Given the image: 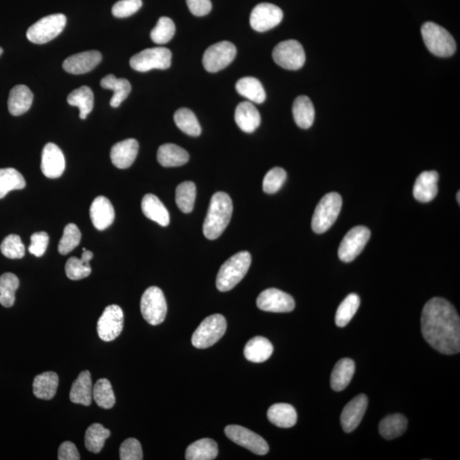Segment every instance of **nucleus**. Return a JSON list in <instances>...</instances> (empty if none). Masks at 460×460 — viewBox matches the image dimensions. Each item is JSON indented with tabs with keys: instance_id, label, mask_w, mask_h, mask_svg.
Here are the masks:
<instances>
[{
	"instance_id": "obj_1",
	"label": "nucleus",
	"mask_w": 460,
	"mask_h": 460,
	"mask_svg": "<svg viewBox=\"0 0 460 460\" xmlns=\"http://www.w3.org/2000/svg\"><path fill=\"white\" fill-rule=\"evenodd\" d=\"M421 331L426 342L444 355L460 351V319L448 300L433 298L422 311Z\"/></svg>"
},
{
	"instance_id": "obj_2",
	"label": "nucleus",
	"mask_w": 460,
	"mask_h": 460,
	"mask_svg": "<svg viewBox=\"0 0 460 460\" xmlns=\"http://www.w3.org/2000/svg\"><path fill=\"white\" fill-rule=\"evenodd\" d=\"M232 213L230 196L224 192L214 194L203 225V233L207 239L216 240L224 233L231 220Z\"/></svg>"
},
{
	"instance_id": "obj_3",
	"label": "nucleus",
	"mask_w": 460,
	"mask_h": 460,
	"mask_svg": "<svg viewBox=\"0 0 460 460\" xmlns=\"http://www.w3.org/2000/svg\"><path fill=\"white\" fill-rule=\"evenodd\" d=\"M251 263L249 252L242 251L229 258L218 272L216 285L220 292H228L246 276Z\"/></svg>"
},
{
	"instance_id": "obj_4",
	"label": "nucleus",
	"mask_w": 460,
	"mask_h": 460,
	"mask_svg": "<svg viewBox=\"0 0 460 460\" xmlns=\"http://www.w3.org/2000/svg\"><path fill=\"white\" fill-rule=\"evenodd\" d=\"M421 33L426 47L432 54L440 57H448L454 54L455 40L444 28L428 21L422 26Z\"/></svg>"
},
{
	"instance_id": "obj_5",
	"label": "nucleus",
	"mask_w": 460,
	"mask_h": 460,
	"mask_svg": "<svg viewBox=\"0 0 460 460\" xmlns=\"http://www.w3.org/2000/svg\"><path fill=\"white\" fill-rule=\"evenodd\" d=\"M342 209V198L337 193H329L318 203L312 218V229L324 233L332 227Z\"/></svg>"
},
{
	"instance_id": "obj_6",
	"label": "nucleus",
	"mask_w": 460,
	"mask_h": 460,
	"mask_svg": "<svg viewBox=\"0 0 460 460\" xmlns=\"http://www.w3.org/2000/svg\"><path fill=\"white\" fill-rule=\"evenodd\" d=\"M227 329V321L224 315L214 314L206 317L195 330L192 336V344L197 348L213 346L222 339Z\"/></svg>"
},
{
	"instance_id": "obj_7",
	"label": "nucleus",
	"mask_w": 460,
	"mask_h": 460,
	"mask_svg": "<svg viewBox=\"0 0 460 460\" xmlns=\"http://www.w3.org/2000/svg\"><path fill=\"white\" fill-rule=\"evenodd\" d=\"M141 312L148 324L157 326L165 321L168 303L164 293L157 287H150L141 299Z\"/></svg>"
},
{
	"instance_id": "obj_8",
	"label": "nucleus",
	"mask_w": 460,
	"mask_h": 460,
	"mask_svg": "<svg viewBox=\"0 0 460 460\" xmlns=\"http://www.w3.org/2000/svg\"><path fill=\"white\" fill-rule=\"evenodd\" d=\"M67 18L63 14H54L44 17L32 25L27 31V38L33 44L50 42L64 29Z\"/></svg>"
},
{
	"instance_id": "obj_9",
	"label": "nucleus",
	"mask_w": 460,
	"mask_h": 460,
	"mask_svg": "<svg viewBox=\"0 0 460 460\" xmlns=\"http://www.w3.org/2000/svg\"><path fill=\"white\" fill-rule=\"evenodd\" d=\"M172 53L165 47H154L140 51L133 55L130 65L137 72H148L152 69H168L172 64Z\"/></svg>"
},
{
	"instance_id": "obj_10",
	"label": "nucleus",
	"mask_w": 460,
	"mask_h": 460,
	"mask_svg": "<svg viewBox=\"0 0 460 460\" xmlns=\"http://www.w3.org/2000/svg\"><path fill=\"white\" fill-rule=\"evenodd\" d=\"M276 64L288 70H299L306 62V53L302 44L294 39L278 44L273 51Z\"/></svg>"
},
{
	"instance_id": "obj_11",
	"label": "nucleus",
	"mask_w": 460,
	"mask_h": 460,
	"mask_svg": "<svg viewBox=\"0 0 460 460\" xmlns=\"http://www.w3.org/2000/svg\"><path fill=\"white\" fill-rule=\"evenodd\" d=\"M371 232L365 226H356L351 229L341 241L339 258L341 261L351 263L364 249L370 239Z\"/></svg>"
},
{
	"instance_id": "obj_12",
	"label": "nucleus",
	"mask_w": 460,
	"mask_h": 460,
	"mask_svg": "<svg viewBox=\"0 0 460 460\" xmlns=\"http://www.w3.org/2000/svg\"><path fill=\"white\" fill-rule=\"evenodd\" d=\"M235 44L229 42L214 44L207 48L204 53L202 62L207 72L217 73L228 67L236 58Z\"/></svg>"
},
{
	"instance_id": "obj_13",
	"label": "nucleus",
	"mask_w": 460,
	"mask_h": 460,
	"mask_svg": "<svg viewBox=\"0 0 460 460\" xmlns=\"http://www.w3.org/2000/svg\"><path fill=\"white\" fill-rule=\"evenodd\" d=\"M226 436L233 443L247 448L258 455L268 454L269 448L266 441L258 434L240 425H228L224 430Z\"/></svg>"
},
{
	"instance_id": "obj_14",
	"label": "nucleus",
	"mask_w": 460,
	"mask_h": 460,
	"mask_svg": "<svg viewBox=\"0 0 460 460\" xmlns=\"http://www.w3.org/2000/svg\"><path fill=\"white\" fill-rule=\"evenodd\" d=\"M124 326V314L120 306L112 304L106 307L98 321L100 339L110 342L121 335Z\"/></svg>"
},
{
	"instance_id": "obj_15",
	"label": "nucleus",
	"mask_w": 460,
	"mask_h": 460,
	"mask_svg": "<svg viewBox=\"0 0 460 460\" xmlns=\"http://www.w3.org/2000/svg\"><path fill=\"white\" fill-rule=\"evenodd\" d=\"M283 12L279 7L269 3H261L252 10L250 24L255 31L266 32L281 24Z\"/></svg>"
},
{
	"instance_id": "obj_16",
	"label": "nucleus",
	"mask_w": 460,
	"mask_h": 460,
	"mask_svg": "<svg viewBox=\"0 0 460 460\" xmlns=\"http://www.w3.org/2000/svg\"><path fill=\"white\" fill-rule=\"evenodd\" d=\"M257 306L267 312L289 313L294 310L295 301L288 293L279 289L269 288L258 297Z\"/></svg>"
},
{
	"instance_id": "obj_17",
	"label": "nucleus",
	"mask_w": 460,
	"mask_h": 460,
	"mask_svg": "<svg viewBox=\"0 0 460 460\" xmlns=\"http://www.w3.org/2000/svg\"><path fill=\"white\" fill-rule=\"evenodd\" d=\"M65 168V157L60 148L53 143H47L42 151V170L44 175L55 179L62 175Z\"/></svg>"
},
{
	"instance_id": "obj_18",
	"label": "nucleus",
	"mask_w": 460,
	"mask_h": 460,
	"mask_svg": "<svg viewBox=\"0 0 460 460\" xmlns=\"http://www.w3.org/2000/svg\"><path fill=\"white\" fill-rule=\"evenodd\" d=\"M367 405H369V399L366 395L361 394L355 396L344 407L341 414L340 421L345 432H352L358 427L364 416Z\"/></svg>"
},
{
	"instance_id": "obj_19",
	"label": "nucleus",
	"mask_w": 460,
	"mask_h": 460,
	"mask_svg": "<svg viewBox=\"0 0 460 460\" xmlns=\"http://www.w3.org/2000/svg\"><path fill=\"white\" fill-rule=\"evenodd\" d=\"M102 61V54L98 51H88L71 55L63 62V69L72 74L91 72Z\"/></svg>"
},
{
	"instance_id": "obj_20",
	"label": "nucleus",
	"mask_w": 460,
	"mask_h": 460,
	"mask_svg": "<svg viewBox=\"0 0 460 460\" xmlns=\"http://www.w3.org/2000/svg\"><path fill=\"white\" fill-rule=\"evenodd\" d=\"M139 144L136 139H130L114 144L111 150L110 157L117 168H129L139 154Z\"/></svg>"
},
{
	"instance_id": "obj_21",
	"label": "nucleus",
	"mask_w": 460,
	"mask_h": 460,
	"mask_svg": "<svg viewBox=\"0 0 460 460\" xmlns=\"http://www.w3.org/2000/svg\"><path fill=\"white\" fill-rule=\"evenodd\" d=\"M439 175L435 170H427L419 175L414 186V198L419 202L427 203L436 198L439 192Z\"/></svg>"
},
{
	"instance_id": "obj_22",
	"label": "nucleus",
	"mask_w": 460,
	"mask_h": 460,
	"mask_svg": "<svg viewBox=\"0 0 460 460\" xmlns=\"http://www.w3.org/2000/svg\"><path fill=\"white\" fill-rule=\"evenodd\" d=\"M90 215L92 224L98 230H105L113 224L115 218L112 203L105 196H98L91 203Z\"/></svg>"
},
{
	"instance_id": "obj_23",
	"label": "nucleus",
	"mask_w": 460,
	"mask_h": 460,
	"mask_svg": "<svg viewBox=\"0 0 460 460\" xmlns=\"http://www.w3.org/2000/svg\"><path fill=\"white\" fill-rule=\"evenodd\" d=\"M235 120L241 131L252 133L261 123V116L257 107L250 102L240 103L236 107Z\"/></svg>"
},
{
	"instance_id": "obj_24",
	"label": "nucleus",
	"mask_w": 460,
	"mask_h": 460,
	"mask_svg": "<svg viewBox=\"0 0 460 460\" xmlns=\"http://www.w3.org/2000/svg\"><path fill=\"white\" fill-rule=\"evenodd\" d=\"M33 94L27 85H17L11 89L8 99V109L10 114L19 116L30 109Z\"/></svg>"
},
{
	"instance_id": "obj_25",
	"label": "nucleus",
	"mask_w": 460,
	"mask_h": 460,
	"mask_svg": "<svg viewBox=\"0 0 460 460\" xmlns=\"http://www.w3.org/2000/svg\"><path fill=\"white\" fill-rule=\"evenodd\" d=\"M142 211L148 220L157 222L162 227L169 225V211L157 195L148 194L144 196L142 200Z\"/></svg>"
},
{
	"instance_id": "obj_26",
	"label": "nucleus",
	"mask_w": 460,
	"mask_h": 460,
	"mask_svg": "<svg viewBox=\"0 0 460 460\" xmlns=\"http://www.w3.org/2000/svg\"><path fill=\"white\" fill-rule=\"evenodd\" d=\"M92 382L91 375L89 371H83L74 380L69 398L72 402L81 404L83 406H90L92 400Z\"/></svg>"
},
{
	"instance_id": "obj_27",
	"label": "nucleus",
	"mask_w": 460,
	"mask_h": 460,
	"mask_svg": "<svg viewBox=\"0 0 460 460\" xmlns=\"http://www.w3.org/2000/svg\"><path fill=\"white\" fill-rule=\"evenodd\" d=\"M157 159L164 168H177L186 164L189 159L188 152L176 144H163L159 148Z\"/></svg>"
},
{
	"instance_id": "obj_28",
	"label": "nucleus",
	"mask_w": 460,
	"mask_h": 460,
	"mask_svg": "<svg viewBox=\"0 0 460 460\" xmlns=\"http://www.w3.org/2000/svg\"><path fill=\"white\" fill-rule=\"evenodd\" d=\"M273 351L272 342L266 337L258 336L248 341L244 348V355L249 362L261 363L267 361Z\"/></svg>"
},
{
	"instance_id": "obj_29",
	"label": "nucleus",
	"mask_w": 460,
	"mask_h": 460,
	"mask_svg": "<svg viewBox=\"0 0 460 460\" xmlns=\"http://www.w3.org/2000/svg\"><path fill=\"white\" fill-rule=\"evenodd\" d=\"M268 418L274 425L280 428H291L298 421L295 408L290 404H274L268 410Z\"/></svg>"
},
{
	"instance_id": "obj_30",
	"label": "nucleus",
	"mask_w": 460,
	"mask_h": 460,
	"mask_svg": "<svg viewBox=\"0 0 460 460\" xmlns=\"http://www.w3.org/2000/svg\"><path fill=\"white\" fill-rule=\"evenodd\" d=\"M355 365L353 360L341 359L333 367L331 375V387L333 391H341L350 384L354 376Z\"/></svg>"
},
{
	"instance_id": "obj_31",
	"label": "nucleus",
	"mask_w": 460,
	"mask_h": 460,
	"mask_svg": "<svg viewBox=\"0 0 460 460\" xmlns=\"http://www.w3.org/2000/svg\"><path fill=\"white\" fill-rule=\"evenodd\" d=\"M59 384V378L54 372H46L39 374L33 380V394L37 398L42 400H51L57 393Z\"/></svg>"
},
{
	"instance_id": "obj_32",
	"label": "nucleus",
	"mask_w": 460,
	"mask_h": 460,
	"mask_svg": "<svg viewBox=\"0 0 460 460\" xmlns=\"http://www.w3.org/2000/svg\"><path fill=\"white\" fill-rule=\"evenodd\" d=\"M292 114L299 127L302 129L311 127L315 121V107L311 100L306 96L297 98L293 103Z\"/></svg>"
},
{
	"instance_id": "obj_33",
	"label": "nucleus",
	"mask_w": 460,
	"mask_h": 460,
	"mask_svg": "<svg viewBox=\"0 0 460 460\" xmlns=\"http://www.w3.org/2000/svg\"><path fill=\"white\" fill-rule=\"evenodd\" d=\"M92 258H94V254L91 251L83 248V254L81 256V258L72 257L67 262L65 266L67 276L70 280L79 281L90 276L91 273L90 261Z\"/></svg>"
},
{
	"instance_id": "obj_34",
	"label": "nucleus",
	"mask_w": 460,
	"mask_h": 460,
	"mask_svg": "<svg viewBox=\"0 0 460 460\" xmlns=\"http://www.w3.org/2000/svg\"><path fill=\"white\" fill-rule=\"evenodd\" d=\"M101 85L103 88L114 91L113 98L110 101V105L113 107H120L122 102L125 101L132 91L131 83L127 80L124 79V78L118 79L114 74H109V76L103 78Z\"/></svg>"
},
{
	"instance_id": "obj_35",
	"label": "nucleus",
	"mask_w": 460,
	"mask_h": 460,
	"mask_svg": "<svg viewBox=\"0 0 460 460\" xmlns=\"http://www.w3.org/2000/svg\"><path fill=\"white\" fill-rule=\"evenodd\" d=\"M218 454L216 441L204 439L195 441L187 448L185 459L187 460H213Z\"/></svg>"
},
{
	"instance_id": "obj_36",
	"label": "nucleus",
	"mask_w": 460,
	"mask_h": 460,
	"mask_svg": "<svg viewBox=\"0 0 460 460\" xmlns=\"http://www.w3.org/2000/svg\"><path fill=\"white\" fill-rule=\"evenodd\" d=\"M236 91L244 98L256 103H263L265 101L266 94L262 83L254 77L241 78L237 81Z\"/></svg>"
},
{
	"instance_id": "obj_37",
	"label": "nucleus",
	"mask_w": 460,
	"mask_h": 460,
	"mask_svg": "<svg viewBox=\"0 0 460 460\" xmlns=\"http://www.w3.org/2000/svg\"><path fill=\"white\" fill-rule=\"evenodd\" d=\"M69 105L76 106L80 109V118L85 120L87 115L94 109V95L90 87L83 85L70 94L67 99Z\"/></svg>"
},
{
	"instance_id": "obj_38",
	"label": "nucleus",
	"mask_w": 460,
	"mask_h": 460,
	"mask_svg": "<svg viewBox=\"0 0 460 460\" xmlns=\"http://www.w3.org/2000/svg\"><path fill=\"white\" fill-rule=\"evenodd\" d=\"M407 419L402 414H391L382 419L380 423V433L387 440L398 439L406 432Z\"/></svg>"
},
{
	"instance_id": "obj_39",
	"label": "nucleus",
	"mask_w": 460,
	"mask_h": 460,
	"mask_svg": "<svg viewBox=\"0 0 460 460\" xmlns=\"http://www.w3.org/2000/svg\"><path fill=\"white\" fill-rule=\"evenodd\" d=\"M110 436L109 430L98 423L91 425L85 435V445L88 451L98 454L105 447V441Z\"/></svg>"
},
{
	"instance_id": "obj_40",
	"label": "nucleus",
	"mask_w": 460,
	"mask_h": 460,
	"mask_svg": "<svg viewBox=\"0 0 460 460\" xmlns=\"http://www.w3.org/2000/svg\"><path fill=\"white\" fill-rule=\"evenodd\" d=\"M19 279L16 274L5 273L0 276V304L12 307L16 300V292L19 288Z\"/></svg>"
},
{
	"instance_id": "obj_41",
	"label": "nucleus",
	"mask_w": 460,
	"mask_h": 460,
	"mask_svg": "<svg viewBox=\"0 0 460 460\" xmlns=\"http://www.w3.org/2000/svg\"><path fill=\"white\" fill-rule=\"evenodd\" d=\"M174 121L182 132L191 136H198L202 133V127L195 114L186 107H182L174 114Z\"/></svg>"
},
{
	"instance_id": "obj_42",
	"label": "nucleus",
	"mask_w": 460,
	"mask_h": 460,
	"mask_svg": "<svg viewBox=\"0 0 460 460\" xmlns=\"http://www.w3.org/2000/svg\"><path fill=\"white\" fill-rule=\"evenodd\" d=\"M26 187L24 176L14 168L0 169V199L9 192Z\"/></svg>"
},
{
	"instance_id": "obj_43",
	"label": "nucleus",
	"mask_w": 460,
	"mask_h": 460,
	"mask_svg": "<svg viewBox=\"0 0 460 460\" xmlns=\"http://www.w3.org/2000/svg\"><path fill=\"white\" fill-rule=\"evenodd\" d=\"M361 300L360 297L355 293H351L344 301L340 303L339 309L337 310L335 322L339 328H344L350 324L352 318L355 317L356 311L358 310Z\"/></svg>"
},
{
	"instance_id": "obj_44",
	"label": "nucleus",
	"mask_w": 460,
	"mask_h": 460,
	"mask_svg": "<svg viewBox=\"0 0 460 460\" xmlns=\"http://www.w3.org/2000/svg\"><path fill=\"white\" fill-rule=\"evenodd\" d=\"M92 398L96 405L103 409H110L114 406L115 396L112 385L107 378H100L92 389Z\"/></svg>"
},
{
	"instance_id": "obj_45",
	"label": "nucleus",
	"mask_w": 460,
	"mask_h": 460,
	"mask_svg": "<svg viewBox=\"0 0 460 460\" xmlns=\"http://www.w3.org/2000/svg\"><path fill=\"white\" fill-rule=\"evenodd\" d=\"M196 198V186L193 182L186 181L178 185L176 189V203L184 213H191Z\"/></svg>"
},
{
	"instance_id": "obj_46",
	"label": "nucleus",
	"mask_w": 460,
	"mask_h": 460,
	"mask_svg": "<svg viewBox=\"0 0 460 460\" xmlns=\"http://www.w3.org/2000/svg\"><path fill=\"white\" fill-rule=\"evenodd\" d=\"M175 24L170 18L162 17L159 18L157 26L151 31L150 37L154 43L164 44L168 43L175 35Z\"/></svg>"
},
{
	"instance_id": "obj_47",
	"label": "nucleus",
	"mask_w": 460,
	"mask_h": 460,
	"mask_svg": "<svg viewBox=\"0 0 460 460\" xmlns=\"http://www.w3.org/2000/svg\"><path fill=\"white\" fill-rule=\"evenodd\" d=\"M81 233L74 224H69L63 230V235L58 245V251L62 255L69 254L74 248L79 246Z\"/></svg>"
},
{
	"instance_id": "obj_48",
	"label": "nucleus",
	"mask_w": 460,
	"mask_h": 460,
	"mask_svg": "<svg viewBox=\"0 0 460 460\" xmlns=\"http://www.w3.org/2000/svg\"><path fill=\"white\" fill-rule=\"evenodd\" d=\"M285 179H287V172L281 168H274L269 170L266 174L263 182V191L266 194H274L280 191L283 186Z\"/></svg>"
},
{
	"instance_id": "obj_49",
	"label": "nucleus",
	"mask_w": 460,
	"mask_h": 460,
	"mask_svg": "<svg viewBox=\"0 0 460 460\" xmlns=\"http://www.w3.org/2000/svg\"><path fill=\"white\" fill-rule=\"evenodd\" d=\"M2 254L10 259H20L25 256V247L20 236L10 235L6 236L0 246Z\"/></svg>"
},
{
	"instance_id": "obj_50",
	"label": "nucleus",
	"mask_w": 460,
	"mask_h": 460,
	"mask_svg": "<svg viewBox=\"0 0 460 460\" xmlns=\"http://www.w3.org/2000/svg\"><path fill=\"white\" fill-rule=\"evenodd\" d=\"M120 458L121 460H142V446L139 440L128 439L123 441L120 448Z\"/></svg>"
},
{
	"instance_id": "obj_51",
	"label": "nucleus",
	"mask_w": 460,
	"mask_h": 460,
	"mask_svg": "<svg viewBox=\"0 0 460 460\" xmlns=\"http://www.w3.org/2000/svg\"><path fill=\"white\" fill-rule=\"evenodd\" d=\"M143 6L142 0H120L113 6L112 13L115 17H131Z\"/></svg>"
},
{
	"instance_id": "obj_52",
	"label": "nucleus",
	"mask_w": 460,
	"mask_h": 460,
	"mask_svg": "<svg viewBox=\"0 0 460 460\" xmlns=\"http://www.w3.org/2000/svg\"><path fill=\"white\" fill-rule=\"evenodd\" d=\"M49 244V236L46 232L35 233L31 236V245L28 251L35 257H42Z\"/></svg>"
},
{
	"instance_id": "obj_53",
	"label": "nucleus",
	"mask_w": 460,
	"mask_h": 460,
	"mask_svg": "<svg viewBox=\"0 0 460 460\" xmlns=\"http://www.w3.org/2000/svg\"><path fill=\"white\" fill-rule=\"evenodd\" d=\"M189 10L196 17H203L211 10V0H186Z\"/></svg>"
},
{
	"instance_id": "obj_54",
	"label": "nucleus",
	"mask_w": 460,
	"mask_h": 460,
	"mask_svg": "<svg viewBox=\"0 0 460 460\" xmlns=\"http://www.w3.org/2000/svg\"><path fill=\"white\" fill-rule=\"evenodd\" d=\"M59 460H80V456L76 445L71 441H64L58 450Z\"/></svg>"
},
{
	"instance_id": "obj_55",
	"label": "nucleus",
	"mask_w": 460,
	"mask_h": 460,
	"mask_svg": "<svg viewBox=\"0 0 460 460\" xmlns=\"http://www.w3.org/2000/svg\"><path fill=\"white\" fill-rule=\"evenodd\" d=\"M459 196H460V192L459 191L458 194H457V200H458L459 204H460V197H459Z\"/></svg>"
},
{
	"instance_id": "obj_56",
	"label": "nucleus",
	"mask_w": 460,
	"mask_h": 460,
	"mask_svg": "<svg viewBox=\"0 0 460 460\" xmlns=\"http://www.w3.org/2000/svg\"><path fill=\"white\" fill-rule=\"evenodd\" d=\"M3 53V49L1 47H0V55H1Z\"/></svg>"
}]
</instances>
